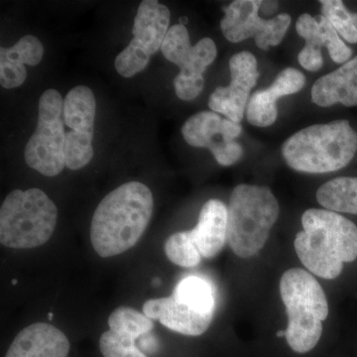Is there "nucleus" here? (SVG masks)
I'll use <instances>...</instances> for the list:
<instances>
[{
    "mask_svg": "<svg viewBox=\"0 0 357 357\" xmlns=\"http://www.w3.org/2000/svg\"><path fill=\"white\" fill-rule=\"evenodd\" d=\"M278 201L270 189L236 185L227 208V243L238 257L257 255L266 243L279 217Z\"/></svg>",
    "mask_w": 357,
    "mask_h": 357,
    "instance_id": "nucleus-5",
    "label": "nucleus"
},
{
    "mask_svg": "<svg viewBox=\"0 0 357 357\" xmlns=\"http://www.w3.org/2000/svg\"><path fill=\"white\" fill-rule=\"evenodd\" d=\"M44 55V47L37 37L32 35L22 37L10 48H0V61L10 63L17 67L24 65L37 66Z\"/></svg>",
    "mask_w": 357,
    "mask_h": 357,
    "instance_id": "nucleus-25",
    "label": "nucleus"
},
{
    "mask_svg": "<svg viewBox=\"0 0 357 357\" xmlns=\"http://www.w3.org/2000/svg\"><path fill=\"white\" fill-rule=\"evenodd\" d=\"M277 337H286V335H287V333H286V331H279L278 333H276Z\"/></svg>",
    "mask_w": 357,
    "mask_h": 357,
    "instance_id": "nucleus-33",
    "label": "nucleus"
},
{
    "mask_svg": "<svg viewBox=\"0 0 357 357\" xmlns=\"http://www.w3.org/2000/svg\"><path fill=\"white\" fill-rule=\"evenodd\" d=\"M13 284L14 286H15L16 284H17V280H16V279H13Z\"/></svg>",
    "mask_w": 357,
    "mask_h": 357,
    "instance_id": "nucleus-36",
    "label": "nucleus"
},
{
    "mask_svg": "<svg viewBox=\"0 0 357 357\" xmlns=\"http://www.w3.org/2000/svg\"><path fill=\"white\" fill-rule=\"evenodd\" d=\"M223 119L213 112H202L192 115L182 128L183 137L188 144L198 148H210L215 143L223 141Z\"/></svg>",
    "mask_w": 357,
    "mask_h": 357,
    "instance_id": "nucleus-19",
    "label": "nucleus"
},
{
    "mask_svg": "<svg viewBox=\"0 0 357 357\" xmlns=\"http://www.w3.org/2000/svg\"><path fill=\"white\" fill-rule=\"evenodd\" d=\"M357 151V132L347 121L314 124L284 142L282 155L298 172L323 174L340 170Z\"/></svg>",
    "mask_w": 357,
    "mask_h": 357,
    "instance_id": "nucleus-3",
    "label": "nucleus"
},
{
    "mask_svg": "<svg viewBox=\"0 0 357 357\" xmlns=\"http://www.w3.org/2000/svg\"><path fill=\"white\" fill-rule=\"evenodd\" d=\"M109 330L117 335L138 340L143 335L151 333L154 328L153 319L132 307L121 306L110 314Z\"/></svg>",
    "mask_w": 357,
    "mask_h": 357,
    "instance_id": "nucleus-21",
    "label": "nucleus"
},
{
    "mask_svg": "<svg viewBox=\"0 0 357 357\" xmlns=\"http://www.w3.org/2000/svg\"><path fill=\"white\" fill-rule=\"evenodd\" d=\"M280 293L288 314L289 347L298 354H306L318 344L321 323L328 316L325 292L311 273L292 268L282 275Z\"/></svg>",
    "mask_w": 357,
    "mask_h": 357,
    "instance_id": "nucleus-4",
    "label": "nucleus"
},
{
    "mask_svg": "<svg viewBox=\"0 0 357 357\" xmlns=\"http://www.w3.org/2000/svg\"><path fill=\"white\" fill-rule=\"evenodd\" d=\"M143 314L181 335L198 337L210 328L213 314H202L183 304L174 296L148 300L143 305Z\"/></svg>",
    "mask_w": 357,
    "mask_h": 357,
    "instance_id": "nucleus-11",
    "label": "nucleus"
},
{
    "mask_svg": "<svg viewBox=\"0 0 357 357\" xmlns=\"http://www.w3.org/2000/svg\"><path fill=\"white\" fill-rule=\"evenodd\" d=\"M154 199L142 183L128 182L98 204L91 223V243L100 257L121 255L132 248L147 229Z\"/></svg>",
    "mask_w": 357,
    "mask_h": 357,
    "instance_id": "nucleus-1",
    "label": "nucleus"
},
{
    "mask_svg": "<svg viewBox=\"0 0 357 357\" xmlns=\"http://www.w3.org/2000/svg\"><path fill=\"white\" fill-rule=\"evenodd\" d=\"M229 69V86L215 89L208 100V107L211 112L225 115L227 119L239 123L248 107L251 89L259 77L257 60L249 52H241L230 59Z\"/></svg>",
    "mask_w": 357,
    "mask_h": 357,
    "instance_id": "nucleus-9",
    "label": "nucleus"
},
{
    "mask_svg": "<svg viewBox=\"0 0 357 357\" xmlns=\"http://www.w3.org/2000/svg\"><path fill=\"white\" fill-rule=\"evenodd\" d=\"M183 304L202 314H213L215 298L208 282L199 277L190 276L180 282L173 295Z\"/></svg>",
    "mask_w": 357,
    "mask_h": 357,
    "instance_id": "nucleus-20",
    "label": "nucleus"
},
{
    "mask_svg": "<svg viewBox=\"0 0 357 357\" xmlns=\"http://www.w3.org/2000/svg\"><path fill=\"white\" fill-rule=\"evenodd\" d=\"M64 100L56 89H47L39 100L38 122L25 149L30 168L47 177H55L65 168L66 132L62 115Z\"/></svg>",
    "mask_w": 357,
    "mask_h": 357,
    "instance_id": "nucleus-7",
    "label": "nucleus"
},
{
    "mask_svg": "<svg viewBox=\"0 0 357 357\" xmlns=\"http://www.w3.org/2000/svg\"><path fill=\"white\" fill-rule=\"evenodd\" d=\"M202 257H215L227 243V208L222 201L210 199L204 204L198 225L191 230Z\"/></svg>",
    "mask_w": 357,
    "mask_h": 357,
    "instance_id": "nucleus-14",
    "label": "nucleus"
},
{
    "mask_svg": "<svg viewBox=\"0 0 357 357\" xmlns=\"http://www.w3.org/2000/svg\"><path fill=\"white\" fill-rule=\"evenodd\" d=\"M57 220V206L42 190H14L0 208V243L8 248H38L51 238Z\"/></svg>",
    "mask_w": 357,
    "mask_h": 357,
    "instance_id": "nucleus-6",
    "label": "nucleus"
},
{
    "mask_svg": "<svg viewBox=\"0 0 357 357\" xmlns=\"http://www.w3.org/2000/svg\"><path fill=\"white\" fill-rule=\"evenodd\" d=\"M170 24V10L155 0H144L138 7L134 18V39L150 56L158 52L163 44Z\"/></svg>",
    "mask_w": 357,
    "mask_h": 357,
    "instance_id": "nucleus-15",
    "label": "nucleus"
},
{
    "mask_svg": "<svg viewBox=\"0 0 357 357\" xmlns=\"http://www.w3.org/2000/svg\"><path fill=\"white\" fill-rule=\"evenodd\" d=\"M296 30L302 38L306 40V45L317 48L326 46L333 62L345 64L351 59V48L340 39L337 30L325 16L312 17L310 14H302L296 23Z\"/></svg>",
    "mask_w": 357,
    "mask_h": 357,
    "instance_id": "nucleus-16",
    "label": "nucleus"
},
{
    "mask_svg": "<svg viewBox=\"0 0 357 357\" xmlns=\"http://www.w3.org/2000/svg\"><path fill=\"white\" fill-rule=\"evenodd\" d=\"M261 6L262 1L258 0H236L225 7V17L220 21L223 36L232 43L255 37L258 48L265 51L278 46L291 24V16L281 13L272 20H262Z\"/></svg>",
    "mask_w": 357,
    "mask_h": 357,
    "instance_id": "nucleus-8",
    "label": "nucleus"
},
{
    "mask_svg": "<svg viewBox=\"0 0 357 357\" xmlns=\"http://www.w3.org/2000/svg\"><path fill=\"white\" fill-rule=\"evenodd\" d=\"M70 342L50 324L35 323L14 338L6 357H68Z\"/></svg>",
    "mask_w": 357,
    "mask_h": 357,
    "instance_id": "nucleus-12",
    "label": "nucleus"
},
{
    "mask_svg": "<svg viewBox=\"0 0 357 357\" xmlns=\"http://www.w3.org/2000/svg\"><path fill=\"white\" fill-rule=\"evenodd\" d=\"M210 151L217 160L218 163L225 167L234 165L241 159L243 155V147L236 141H231V142L220 141L213 144L210 148Z\"/></svg>",
    "mask_w": 357,
    "mask_h": 357,
    "instance_id": "nucleus-30",
    "label": "nucleus"
},
{
    "mask_svg": "<svg viewBox=\"0 0 357 357\" xmlns=\"http://www.w3.org/2000/svg\"><path fill=\"white\" fill-rule=\"evenodd\" d=\"M303 231L296 236V253L312 274L333 280L344 263L357 258V227L340 213L311 208L302 215Z\"/></svg>",
    "mask_w": 357,
    "mask_h": 357,
    "instance_id": "nucleus-2",
    "label": "nucleus"
},
{
    "mask_svg": "<svg viewBox=\"0 0 357 357\" xmlns=\"http://www.w3.org/2000/svg\"><path fill=\"white\" fill-rule=\"evenodd\" d=\"M53 317H54V316H53V314H52V312H50V314H49L48 318H49V319H50V321H51V319H53Z\"/></svg>",
    "mask_w": 357,
    "mask_h": 357,
    "instance_id": "nucleus-35",
    "label": "nucleus"
},
{
    "mask_svg": "<svg viewBox=\"0 0 357 357\" xmlns=\"http://www.w3.org/2000/svg\"><path fill=\"white\" fill-rule=\"evenodd\" d=\"M317 199L326 210L357 215V178L328 181L317 192Z\"/></svg>",
    "mask_w": 357,
    "mask_h": 357,
    "instance_id": "nucleus-18",
    "label": "nucleus"
},
{
    "mask_svg": "<svg viewBox=\"0 0 357 357\" xmlns=\"http://www.w3.org/2000/svg\"><path fill=\"white\" fill-rule=\"evenodd\" d=\"M305 83L306 77L300 70L294 68L282 70L269 88L256 91L249 98L246 109L249 123L257 128L272 126L278 116L276 107L278 98L299 93Z\"/></svg>",
    "mask_w": 357,
    "mask_h": 357,
    "instance_id": "nucleus-10",
    "label": "nucleus"
},
{
    "mask_svg": "<svg viewBox=\"0 0 357 357\" xmlns=\"http://www.w3.org/2000/svg\"><path fill=\"white\" fill-rule=\"evenodd\" d=\"M312 102L321 107L342 103L357 105V56L337 70L317 79L312 88Z\"/></svg>",
    "mask_w": 357,
    "mask_h": 357,
    "instance_id": "nucleus-13",
    "label": "nucleus"
},
{
    "mask_svg": "<svg viewBox=\"0 0 357 357\" xmlns=\"http://www.w3.org/2000/svg\"><path fill=\"white\" fill-rule=\"evenodd\" d=\"M192 46L190 41V35L185 26L177 24L174 25L167 33L165 39L161 46V51L164 57L177 65L178 68L182 67L185 59L191 52Z\"/></svg>",
    "mask_w": 357,
    "mask_h": 357,
    "instance_id": "nucleus-27",
    "label": "nucleus"
},
{
    "mask_svg": "<svg viewBox=\"0 0 357 357\" xmlns=\"http://www.w3.org/2000/svg\"><path fill=\"white\" fill-rule=\"evenodd\" d=\"M218 49L211 38H203L192 46L189 56L180 68L178 76L195 81H204V73L217 58Z\"/></svg>",
    "mask_w": 357,
    "mask_h": 357,
    "instance_id": "nucleus-23",
    "label": "nucleus"
},
{
    "mask_svg": "<svg viewBox=\"0 0 357 357\" xmlns=\"http://www.w3.org/2000/svg\"><path fill=\"white\" fill-rule=\"evenodd\" d=\"M321 13L330 21L338 35L349 43H357V29L351 18V13L345 8L342 0H323Z\"/></svg>",
    "mask_w": 357,
    "mask_h": 357,
    "instance_id": "nucleus-26",
    "label": "nucleus"
},
{
    "mask_svg": "<svg viewBox=\"0 0 357 357\" xmlns=\"http://www.w3.org/2000/svg\"><path fill=\"white\" fill-rule=\"evenodd\" d=\"M188 22V18L187 17H182L181 18V25L185 26V23Z\"/></svg>",
    "mask_w": 357,
    "mask_h": 357,
    "instance_id": "nucleus-34",
    "label": "nucleus"
},
{
    "mask_svg": "<svg viewBox=\"0 0 357 357\" xmlns=\"http://www.w3.org/2000/svg\"><path fill=\"white\" fill-rule=\"evenodd\" d=\"M137 340L107 331L100 335V349L103 357H147L136 344Z\"/></svg>",
    "mask_w": 357,
    "mask_h": 357,
    "instance_id": "nucleus-29",
    "label": "nucleus"
},
{
    "mask_svg": "<svg viewBox=\"0 0 357 357\" xmlns=\"http://www.w3.org/2000/svg\"><path fill=\"white\" fill-rule=\"evenodd\" d=\"M164 249L168 259L178 266L192 268L201 263L202 255L192 239L191 230L172 234L167 239Z\"/></svg>",
    "mask_w": 357,
    "mask_h": 357,
    "instance_id": "nucleus-24",
    "label": "nucleus"
},
{
    "mask_svg": "<svg viewBox=\"0 0 357 357\" xmlns=\"http://www.w3.org/2000/svg\"><path fill=\"white\" fill-rule=\"evenodd\" d=\"M300 65L310 72H317L323 67L324 59L321 48L305 45L298 55Z\"/></svg>",
    "mask_w": 357,
    "mask_h": 357,
    "instance_id": "nucleus-31",
    "label": "nucleus"
},
{
    "mask_svg": "<svg viewBox=\"0 0 357 357\" xmlns=\"http://www.w3.org/2000/svg\"><path fill=\"white\" fill-rule=\"evenodd\" d=\"M93 130H72L66 133L65 165L70 170H79L93 157Z\"/></svg>",
    "mask_w": 357,
    "mask_h": 357,
    "instance_id": "nucleus-22",
    "label": "nucleus"
},
{
    "mask_svg": "<svg viewBox=\"0 0 357 357\" xmlns=\"http://www.w3.org/2000/svg\"><path fill=\"white\" fill-rule=\"evenodd\" d=\"M149 61L148 52L133 38L115 58L114 67L121 76L131 77L146 69Z\"/></svg>",
    "mask_w": 357,
    "mask_h": 357,
    "instance_id": "nucleus-28",
    "label": "nucleus"
},
{
    "mask_svg": "<svg viewBox=\"0 0 357 357\" xmlns=\"http://www.w3.org/2000/svg\"><path fill=\"white\" fill-rule=\"evenodd\" d=\"M351 18H352V21H354V26H356V28L357 29V13H351Z\"/></svg>",
    "mask_w": 357,
    "mask_h": 357,
    "instance_id": "nucleus-32",
    "label": "nucleus"
},
{
    "mask_svg": "<svg viewBox=\"0 0 357 357\" xmlns=\"http://www.w3.org/2000/svg\"><path fill=\"white\" fill-rule=\"evenodd\" d=\"M96 102L93 91L86 86L70 89L64 100V122L72 130H93Z\"/></svg>",
    "mask_w": 357,
    "mask_h": 357,
    "instance_id": "nucleus-17",
    "label": "nucleus"
}]
</instances>
